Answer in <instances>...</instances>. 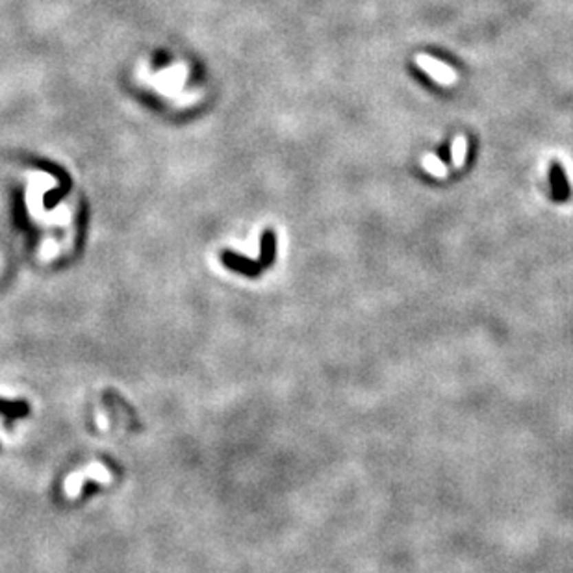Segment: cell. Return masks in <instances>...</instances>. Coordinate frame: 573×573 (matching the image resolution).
<instances>
[{"mask_svg": "<svg viewBox=\"0 0 573 573\" xmlns=\"http://www.w3.org/2000/svg\"><path fill=\"white\" fill-rule=\"evenodd\" d=\"M415 63L421 71H425L434 82H438L442 86H451L457 82V73L451 65H447L444 61L436 60V58L425 54V52L415 56Z\"/></svg>", "mask_w": 573, "mask_h": 573, "instance_id": "obj_1", "label": "cell"}, {"mask_svg": "<svg viewBox=\"0 0 573 573\" xmlns=\"http://www.w3.org/2000/svg\"><path fill=\"white\" fill-rule=\"evenodd\" d=\"M421 165H423V169H425L427 173H431L433 177H436V178L447 177V167H445L444 162L440 160L438 154H434V153L423 154V158H421Z\"/></svg>", "mask_w": 573, "mask_h": 573, "instance_id": "obj_2", "label": "cell"}, {"mask_svg": "<svg viewBox=\"0 0 573 573\" xmlns=\"http://www.w3.org/2000/svg\"><path fill=\"white\" fill-rule=\"evenodd\" d=\"M466 153H468V140L466 136H455L451 145V164L455 169H460L466 162Z\"/></svg>", "mask_w": 573, "mask_h": 573, "instance_id": "obj_3", "label": "cell"}, {"mask_svg": "<svg viewBox=\"0 0 573 573\" xmlns=\"http://www.w3.org/2000/svg\"><path fill=\"white\" fill-rule=\"evenodd\" d=\"M0 414L6 415V423L10 425L15 418H23L28 414V404L26 402H10L0 399Z\"/></svg>", "mask_w": 573, "mask_h": 573, "instance_id": "obj_4", "label": "cell"}, {"mask_svg": "<svg viewBox=\"0 0 573 573\" xmlns=\"http://www.w3.org/2000/svg\"><path fill=\"white\" fill-rule=\"evenodd\" d=\"M553 180H555L556 197H566V184H564V178H562L561 169H555V173H553Z\"/></svg>", "mask_w": 573, "mask_h": 573, "instance_id": "obj_5", "label": "cell"}]
</instances>
